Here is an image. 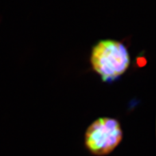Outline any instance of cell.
Returning <instances> with one entry per match:
<instances>
[{
	"instance_id": "1",
	"label": "cell",
	"mask_w": 156,
	"mask_h": 156,
	"mask_svg": "<svg viewBox=\"0 0 156 156\" xmlns=\"http://www.w3.org/2000/svg\"><path fill=\"white\" fill-rule=\"evenodd\" d=\"M93 70L102 81L112 83L128 69L130 58L126 48L120 42L104 40L93 47L90 55Z\"/></svg>"
},
{
	"instance_id": "2",
	"label": "cell",
	"mask_w": 156,
	"mask_h": 156,
	"mask_svg": "<svg viewBox=\"0 0 156 156\" xmlns=\"http://www.w3.org/2000/svg\"><path fill=\"white\" fill-rule=\"evenodd\" d=\"M123 131L115 119L101 117L88 127L85 133V145L94 155L111 154L121 143Z\"/></svg>"
},
{
	"instance_id": "3",
	"label": "cell",
	"mask_w": 156,
	"mask_h": 156,
	"mask_svg": "<svg viewBox=\"0 0 156 156\" xmlns=\"http://www.w3.org/2000/svg\"><path fill=\"white\" fill-rule=\"evenodd\" d=\"M136 64L139 67H143L146 64V59L144 57H139L136 58Z\"/></svg>"
}]
</instances>
